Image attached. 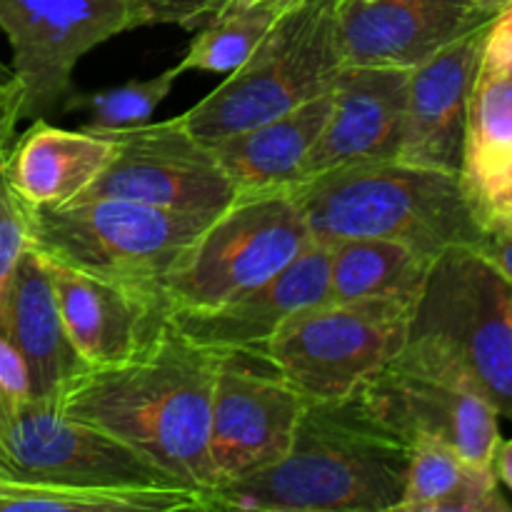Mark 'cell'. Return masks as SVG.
<instances>
[{
  "label": "cell",
  "mask_w": 512,
  "mask_h": 512,
  "mask_svg": "<svg viewBox=\"0 0 512 512\" xmlns=\"http://www.w3.org/2000/svg\"><path fill=\"white\" fill-rule=\"evenodd\" d=\"M218 363V350L190 340L170 320L138 358L90 368L58 405L138 450L183 488L208 495L210 398Z\"/></svg>",
  "instance_id": "1"
},
{
  "label": "cell",
  "mask_w": 512,
  "mask_h": 512,
  "mask_svg": "<svg viewBox=\"0 0 512 512\" xmlns=\"http://www.w3.org/2000/svg\"><path fill=\"white\" fill-rule=\"evenodd\" d=\"M410 445L358 395L305 405L288 453L205 495L208 510L388 512L403 495Z\"/></svg>",
  "instance_id": "2"
},
{
  "label": "cell",
  "mask_w": 512,
  "mask_h": 512,
  "mask_svg": "<svg viewBox=\"0 0 512 512\" xmlns=\"http://www.w3.org/2000/svg\"><path fill=\"white\" fill-rule=\"evenodd\" d=\"M310 238H383L435 260L478 248L483 220L455 173L385 160L330 170L293 185Z\"/></svg>",
  "instance_id": "3"
},
{
  "label": "cell",
  "mask_w": 512,
  "mask_h": 512,
  "mask_svg": "<svg viewBox=\"0 0 512 512\" xmlns=\"http://www.w3.org/2000/svg\"><path fill=\"white\" fill-rule=\"evenodd\" d=\"M340 70L338 0H303L280 10L248 63L185 110L183 120L195 138L213 143L330 93Z\"/></svg>",
  "instance_id": "4"
},
{
  "label": "cell",
  "mask_w": 512,
  "mask_h": 512,
  "mask_svg": "<svg viewBox=\"0 0 512 512\" xmlns=\"http://www.w3.org/2000/svg\"><path fill=\"white\" fill-rule=\"evenodd\" d=\"M408 338L443 355L512 423V285L478 250L433 260Z\"/></svg>",
  "instance_id": "5"
},
{
  "label": "cell",
  "mask_w": 512,
  "mask_h": 512,
  "mask_svg": "<svg viewBox=\"0 0 512 512\" xmlns=\"http://www.w3.org/2000/svg\"><path fill=\"white\" fill-rule=\"evenodd\" d=\"M210 218L120 198H78L58 208H30V248L45 263L80 273L163 285Z\"/></svg>",
  "instance_id": "6"
},
{
  "label": "cell",
  "mask_w": 512,
  "mask_h": 512,
  "mask_svg": "<svg viewBox=\"0 0 512 512\" xmlns=\"http://www.w3.org/2000/svg\"><path fill=\"white\" fill-rule=\"evenodd\" d=\"M293 190L235 195L208 220L163 280L173 313L218 308L278 275L308 245Z\"/></svg>",
  "instance_id": "7"
},
{
  "label": "cell",
  "mask_w": 512,
  "mask_h": 512,
  "mask_svg": "<svg viewBox=\"0 0 512 512\" xmlns=\"http://www.w3.org/2000/svg\"><path fill=\"white\" fill-rule=\"evenodd\" d=\"M413 310L403 300H325L285 320L255 355L310 403L353 398L405 348Z\"/></svg>",
  "instance_id": "8"
},
{
  "label": "cell",
  "mask_w": 512,
  "mask_h": 512,
  "mask_svg": "<svg viewBox=\"0 0 512 512\" xmlns=\"http://www.w3.org/2000/svg\"><path fill=\"white\" fill-rule=\"evenodd\" d=\"M0 478L70 488H183L138 450L73 418L58 403L5 395H0Z\"/></svg>",
  "instance_id": "9"
},
{
  "label": "cell",
  "mask_w": 512,
  "mask_h": 512,
  "mask_svg": "<svg viewBox=\"0 0 512 512\" xmlns=\"http://www.w3.org/2000/svg\"><path fill=\"white\" fill-rule=\"evenodd\" d=\"M355 395L408 445L438 440L470 463L490 465L503 438L495 405L420 340L408 338Z\"/></svg>",
  "instance_id": "10"
},
{
  "label": "cell",
  "mask_w": 512,
  "mask_h": 512,
  "mask_svg": "<svg viewBox=\"0 0 512 512\" xmlns=\"http://www.w3.org/2000/svg\"><path fill=\"white\" fill-rule=\"evenodd\" d=\"M135 28H145L143 0H0V30L23 90V118L63 113L75 65Z\"/></svg>",
  "instance_id": "11"
},
{
  "label": "cell",
  "mask_w": 512,
  "mask_h": 512,
  "mask_svg": "<svg viewBox=\"0 0 512 512\" xmlns=\"http://www.w3.org/2000/svg\"><path fill=\"white\" fill-rule=\"evenodd\" d=\"M305 405L308 400L265 358L220 353L208 425L213 490L278 463L293 443Z\"/></svg>",
  "instance_id": "12"
},
{
  "label": "cell",
  "mask_w": 512,
  "mask_h": 512,
  "mask_svg": "<svg viewBox=\"0 0 512 512\" xmlns=\"http://www.w3.org/2000/svg\"><path fill=\"white\" fill-rule=\"evenodd\" d=\"M113 133L108 168L80 198H120L198 215L220 213L235 198L210 143L190 133L183 113Z\"/></svg>",
  "instance_id": "13"
},
{
  "label": "cell",
  "mask_w": 512,
  "mask_h": 512,
  "mask_svg": "<svg viewBox=\"0 0 512 512\" xmlns=\"http://www.w3.org/2000/svg\"><path fill=\"white\" fill-rule=\"evenodd\" d=\"M70 343L88 368L138 358L173 320L163 285L123 283L48 263Z\"/></svg>",
  "instance_id": "14"
},
{
  "label": "cell",
  "mask_w": 512,
  "mask_h": 512,
  "mask_svg": "<svg viewBox=\"0 0 512 512\" xmlns=\"http://www.w3.org/2000/svg\"><path fill=\"white\" fill-rule=\"evenodd\" d=\"M493 13L473 0H338L343 65L415 70Z\"/></svg>",
  "instance_id": "15"
},
{
  "label": "cell",
  "mask_w": 512,
  "mask_h": 512,
  "mask_svg": "<svg viewBox=\"0 0 512 512\" xmlns=\"http://www.w3.org/2000/svg\"><path fill=\"white\" fill-rule=\"evenodd\" d=\"M408 70L343 65L330 88V113L310 148L300 183L350 165L398 160Z\"/></svg>",
  "instance_id": "16"
},
{
  "label": "cell",
  "mask_w": 512,
  "mask_h": 512,
  "mask_svg": "<svg viewBox=\"0 0 512 512\" xmlns=\"http://www.w3.org/2000/svg\"><path fill=\"white\" fill-rule=\"evenodd\" d=\"M485 30L488 23L410 70L400 163L458 175L470 93L483 63Z\"/></svg>",
  "instance_id": "17"
},
{
  "label": "cell",
  "mask_w": 512,
  "mask_h": 512,
  "mask_svg": "<svg viewBox=\"0 0 512 512\" xmlns=\"http://www.w3.org/2000/svg\"><path fill=\"white\" fill-rule=\"evenodd\" d=\"M330 250L310 238L308 245L258 288L198 313H173V325L195 343L218 353H258L295 313L330 300Z\"/></svg>",
  "instance_id": "18"
},
{
  "label": "cell",
  "mask_w": 512,
  "mask_h": 512,
  "mask_svg": "<svg viewBox=\"0 0 512 512\" xmlns=\"http://www.w3.org/2000/svg\"><path fill=\"white\" fill-rule=\"evenodd\" d=\"M115 153V133L83 125L55 128L33 118L3 155L10 188L28 208H58L88 193Z\"/></svg>",
  "instance_id": "19"
},
{
  "label": "cell",
  "mask_w": 512,
  "mask_h": 512,
  "mask_svg": "<svg viewBox=\"0 0 512 512\" xmlns=\"http://www.w3.org/2000/svg\"><path fill=\"white\" fill-rule=\"evenodd\" d=\"M0 330L28 365L33 398L58 403L60 395L90 370L68 338L48 263L33 248L25 250L15 268Z\"/></svg>",
  "instance_id": "20"
},
{
  "label": "cell",
  "mask_w": 512,
  "mask_h": 512,
  "mask_svg": "<svg viewBox=\"0 0 512 512\" xmlns=\"http://www.w3.org/2000/svg\"><path fill=\"white\" fill-rule=\"evenodd\" d=\"M458 178L480 220L512 215V70L480 63Z\"/></svg>",
  "instance_id": "21"
},
{
  "label": "cell",
  "mask_w": 512,
  "mask_h": 512,
  "mask_svg": "<svg viewBox=\"0 0 512 512\" xmlns=\"http://www.w3.org/2000/svg\"><path fill=\"white\" fill-rule=\"evenodd\" d=\"M330 103L333 98L325 93L268 123L213 140L210 148L233 183L235 195L288 190L298 185L305 158L330 113Z\"/></svg>",
  "instance_id": "22"
},
{
  "label": "cell",
  "mask_w": 512,
  "mask_h": 512,
  "mask_svg": "<svg viewBox=\"0 0 512 512\" xmlns=\"http://www.w3.org/2000/svg\"><path fill=\"white\" fill-rule=\"evenodd\" d=\"M398 512H508L490 465L465 460L438 440L410 445Z\"/></svg>",
  "instance_id": "23"
},
{
  "label": "cell",
  "mask_w": 512,
  "mask_h": 512,
  "mask_svg": "<svg viewBox=\"0 0 512 512\" xmlns=\"http://www.w3.org/2000/svg\"><path fill=\"white\" fill-rule=\"evenodd\" d=\"M433 260L383 238H348L330 250V300L418 303Z\"/></svg>",
  "instance_id": "24"
},
{
  "label": "cell",
  "mask_w": 512,
  "mask_h": 512,
  "mask_svg": "<svg viewBox=\"0 0 512 512\" xmlns=\"http://www.w3.org/2000/svg\"><path fill=\"white\" fill-rule=\"evenodd\" d=\"M183 512L208 510L185 488H70L0 478V512Z\"/></svg>",
  "instance_id": "25"
},
{
  "label": "cell",
  "mask_w": 512,
  "mask_h": 512,
  "mask_svg": "<svg viewBox=\"0 0 512 512\" xmlns=\"http://www.w3.org/2000/svg\"><path fill=\"white\" fill-rule=\"evenodd\" d=\"M278 13L260 5H228L215 18L200 25L185 50L180 68L200 73H235L248 63Z\"/></svg>",
  "instance_id": "26"
},
{
  "label": "cell",
  "mask_w": 512,
  "mask_h": 512,
  "mask_svg": "<svg viewBox=\"0 0 512 512\" xmlns=\"http://www.w3.org/2000/svg\"><path fill=\"white\" fill-rule=\"evenodd\" d=\"M183 68L163 70L148 80H128V83L110 85V88L88 90V93H70L63 103V113H85L90 128L123 130L133 125L148 123L158 105L173 93Z\"/></svg>",
  "instance_id": "27"
},
{
  "label": "cell",
  "mask_w": 512,
  "mask_h": 512,
  "mask_svg": "<svg viewBox=\"0 0 512 512\" xmlns=\"http://www.w3.org/2000/svg\"><path fill=\"white\" fill-rule=\"evenodd\" d=\"M3 155H0V318L15 268L30 248V208L10 188L3 170Z\"/></svg>",
  "instance_id": "28"
},
{
  "label": "cell",
  "mask_w": 512,
  "mask_h": 512,
  "mask_svg": "<svg viewBox=\"0 0 512 512\" xmlns=\"http://www.w3.org/2000/svg\"><path fill=\"white\" fill-rule=\"evenodd\" d=\"M230 0H143L145 25H178L198 30L220 13Z\"/></svg>",
  "instance_id": "29"
},
{
  "label": "cell",
  "mask_w": 512,
  "mask_h": 512,
  "mask_svg": "<svg viewBox=\"0 0 512 512\" xmlns=\"http://www.w3.org/2000/svg\"><path fill=\"white\" fill-rule=\"evenodd\" d=\"M475 250L512 285V215L485 220L483 238Z\"/></svg>",
  "instance_id": "30"
},
{
  "label": "cell",
  "mask_w": 512,
  "mask_h": 512,
  "mask_svg": "<svg viewBox=\"0 0 512 512\" xmlns=\"http://www.w3.org/2000/svg\"><path fill=\"white\" fill-rule=\"evenodd\" d=\"M0 395L15 400L33 398L28 365L3 330H0Z\"/></svg>",
  "instance_id": "31"
},
{
  "label": "cell",
  "mask_w": 512,
  "mask_h": 512,
  "mask_svg": "<svg viewBox=\"0 0 512 512\" xmlns=\"http://www.w3.org/2000/svg\"><path fill=\"white\" fill-rule=\"evenodd\" d=\"M483 60L512 70V3L505 5L500 13H495L493 20L488 23Z\"/></svg>",
  "instance_id": "32"
},
{
  "label": "cell",
  "mask_w": 512,
  "mask_h": 512,
  "mask_svg": "<svg viewBox=\"0 0 512 512\" xmlns=\"http://www.w3.org/2000/svg\"><path fill=\"white\" fill-rule=\"evenodd\" d=\"M20 120H23V90L18 80L10 78L0 85V155L13 143Z\"/></svg>",
  "instance_id": "33"
},
{
  "label": "cell",
  "mask_w": 512,
  "mask_h": 512,
  "mask_svg": "<svg viewBox=\"0 0 512 512\" xmlns=\"http://www.w3.org/2000/svg\"><path fill=\"white\" fill-rule=\"evenodd\" d=\"M490 468H493L498 483L512 490V438L508 440L500 438L498 448H495L493 453V463H490Z\"/></svg>",
  "instance_id": "34"
},
{
  "label": "cell",
  "mask_w": 512,
  "mask_h": 512,
  "mask_svg": "<svg viewBox=\"0 0 512 512\" xmlns=\"http://www.w3.org/2000/svg\"><path fill=\"white\" fill-rule=\"evenodd\" d=\"M298 3H303V0H230L228 5H260V8H270V10H275V13H280V10L290 8V5H298ZM228 5H225V8H228Z\"/></svg>",
  "instance_id": "35"
},
{
  "label": "cell",
  "mask_w": 512,
  "mask_h": 512,
  "mask_svg": "<svg viewBox=\"0 0 512 512\" xmlns=\"http://www.w3.org/2000/svg\"><path fill=\"white\" fill-rule=\"evenodd\" d=\"M475 5H478V8H483V10H488V13H500V10L505 8V5L508 3H512V0H473Z\"/></svg>",
  "instance_id": "36"
},
{
  "label": "cell",
  "mask_w": 512,
  "mask_h": 512,
  "mask_svg": "<svg viewBox=\"0 0 512 512\" xmlns=\"http://www.w3.org/2000/svg\"><path fill=\"white\" fill-rule=\"evenodd\" d=\"M10 78H13V70L5 68V63H3V60H0V85H3L5 80H10Z\"/></svg>",
  "instance_id": "37"
}]
</instances>
